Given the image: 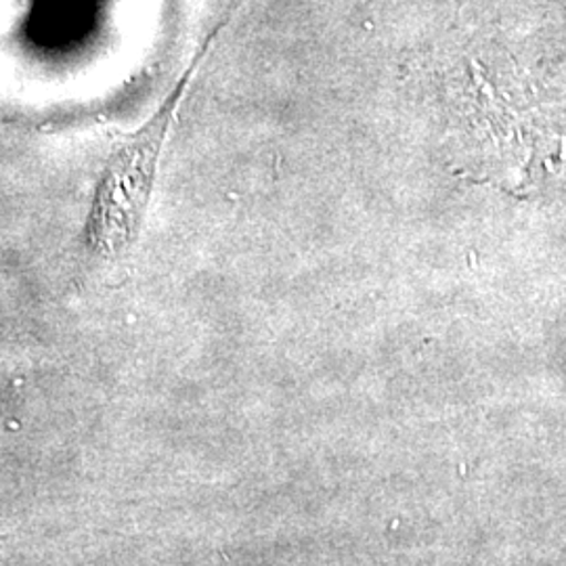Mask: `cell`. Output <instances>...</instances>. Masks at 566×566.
<instances>
[{"instance_id":"cell-1","label":"cell","mask_w":566,"mask_h":566,"mask_svg":"<svg viewBox=\"0 0 566 566\" xmlns=\"http://www.w3.org/2000/svg\"><path fill=\"white\" fill-rule=\"evenodd\" d=\"M200 60L191 63L163 105L107 156L97 179L84 238L102 259L122 256L142 233L164 143Z\"/></svg>"}]
</instances>
